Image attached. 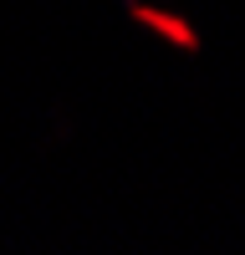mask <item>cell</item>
<instances>
[{
	"instance_id": "cell-1",
	"label": "cell",
	"mask_w": 245,
	"mask_h": 255,
	"mask_svg": "<svg viewBox=\"0 0 245 255\" xmlns=\"http://www.w3.org/2000/svg\"><path fill=\"white\" fill-rule=\"evenodd\" d=\"M138 20H148V26H153V31H169V36L179 41V46H194V36H189V31H184V26H179V20H169V15H153V10H138Z\"/></svg>"
}]
</instances>
